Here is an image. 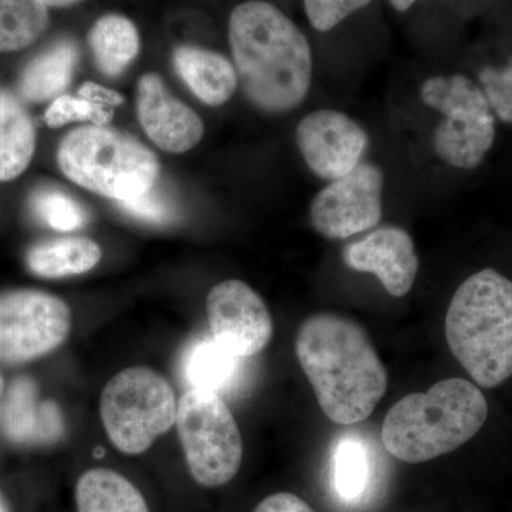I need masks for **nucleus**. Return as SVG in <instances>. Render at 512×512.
<instances>
[{"mask_svg":"<svg viewBox=\"0 0 512 512\" xmlns=\"http://www.w3.org/2000/svg\"><path fill=\"white\" fill-rule=\"evenodd\" d=\"M228 39L238 83L249 103L269 114L298 109L311 92L308 37L281 9L247 0L232 10Z\"/></svg>","mask_w":512,"mask_h":512,"instance_id":"1","label":"nucleus"},{"mask_svg":"<svg viewBox=\"0 0 512 512\" xmlns=\"http://www.w3.org/2000/svg\"><path fill=\"white\" fill-rule=\"evenodd\" d=\"M295 352L322 412L342 426L369 419L386 394L387 370L366 330L336 313L303 320Z\"/></svg>","mask_w":512,"mask_h":512,"instance_id":"2","label":"nucleus"},{"mask_svg":"<svg viewBox=\"0 0 512 512\" xmlns=\"http://www.w3.org/2000/svg\"><path fill=\"white\" fill-rule=\"evenodd\" d=\"M487 416V400L476 384L458 377L440 380L429 392L394 404L384 419L383 446L404 463H426L473 439Z\"/></svg>","mask_w":512,"mask_h":512,"instance_id":"3","label":"nucleus"},{"mask_svg":"<svg viewBox=\"0 0 512 512\" xmlns=\"http://www.w3.org/2000/svg\"><path fill=\"white\" fill-rule=\"evenodd\" d=\"M448 348L481 387L512 376V282L494 269L467 278L444 322Z\"/></svg>","mask_w":512,"mask_h":512,"instance_id":"4","label":"nucleus"},{"mask_svg":"<svg viewBox=\"0 0 512 512\" xmlns=\"http://www.w3.org/2000/svg\"><path fill=\"white\" fill-rule=\"evenodd\" d=\"M57 161L74 184L116 202L156 187L160 164L153 151L106 127H80L60 143Z\"/></svg>","mask_w":512,"mask_h":512,"instance_id":"5","label":"nucleus"},{"mask_svg":"<svg viewBox=\"0 0 512 512\" xmlns=\"http://www.w3.org/2000/svg\"><path fill=\"white\" fill-rule=\"evenodd\" d=\"M419 93L421 103L441 116L431 133L437 158L457 170L480 167L493 150L497 119L478 83L463 73L436 74Z\"/></svg>","mask_w":512,"mask_h":512,"instance_id":"6","label":"nucleus"},{"mask_svg":"<svg viewBox=\"0 0 512 512\" xmlns=\"http://www.w3.org/2000/svg\"><path fill=\"white\" fill-rule=\"evenodd\" d=\"M173 387L147 367H128L111 377L100 399V416L114 447L143 454L177 420Z\"/></svg>","mask_w":512,"mask_h":512,"instance_id":"7","label":"nucleus"},{"mask_svg":"<svg viewBox=\"0 0 512 512\" xmlns=\"http://www.w3.org/2000/svg\"><path fill=\"white\" fill-rule=\"evenodd\" d=\"M178 437L191 477L217 488L237 476L244 456L234 414L218 394L190 389L178 402Z\"/></svg>","mask_w":512,"mask_h":512,"instance_id":"8","label":"nucleus"},{"mask_svg":"<svg viewBox=\"0 0 512 512\" xmlns=\"http://www.w3.org/2000/svg\"><path fill=\"white\" fill-rule=\"evenodd\" d=\"M72 328L69 305L33 289L0 293V362H30L63 345Z\"/></svg>","mask_w":512,"mask_h":512,"instance_id":"9","label":"nucleus"},{"mask_svg":"<svg viewBox=\"0 0 512 512\" xmlns=\"http://www.w3.org/2000/svg\"><path fill=\"white\" fill-rule=\"evenodd\" d=\"M384 173L370 161L338 180L329 181L313 197L309 217L320 237L342 241L370 231L383 218Z\"/></svg>","mask_w":512,"mask_h":512,"instance_id":"10","label":"nucleus"},{"mask_svg":"<svg viewBox=\"0 0 512 512\" xmlns=\"http://www.w3.org/2000/svg\"><path fill=\"white\" fill-rule=\"evenodd\" d=\"M295 140L309 171L328 183L362 164L370 146L366 128L333 109L306 114L296 127Z\"/></svg>","mask_w":512,"mask_h":512,"instance_id":"11","label":"nucleus"},{"mask_svg":"<svg viewBox=\"0 0 512 512\" xmlns=\"http://www.w3.org/2000/svg\"><path fill=\"white\" fill-rule=\"evenodd\" d=\"M207 316L211 335L244 359L261 353L274 336V322L264 299L238 279L211 289Z\"/></svg>","mask_w":512,"mask_h":512,"instance_id":"12","label":"nucleus"},{"mask_svg":"<svg viewBox=\"0 0 512 512\" xmlns=\"http://www.w3.org/2000/svg\"><path fill=\"white\" fill-rule=\"evenodd\" d=\"M342 258L353 271L375 275L394 298L412 291L419 274L412 235L400 227L376 228L360 241L346 245Z\"/></svg>","mask_w":512,"mask_h":512,"instance_id":"13","label":"nucleus"},{"mask_svg":"<svg viewBox=\"0 0 512 512\" xmlns=\"http://www.w3.org/2000/svg\"><path fill=\"white\" fill-rule=\"evenodd\" d=\"M137 111L148 138L168 153H185L204 136V124L197 113L171 96L157 74L141 77Z\"/></svg>","mask_w":512,"mask_h":512,"instance_id":"14","label":"nucleus"},{"mask_svg":"<svg viewBox=\"0 0 512 512\" xmlns=\"http://www.w3.org/2000/svg\"><path fill=\"white\" fill-rule=\"evenodd\" d=\"M2 427L6 437L19 444H52L64 434L63 414L55 402H40L29 377L10 384L3 404Z\"/></svg>","mask_w":512,"mask_h":512,"instance_id":"15","label":"nucleus"},{"mask_svg":"<svg viewBox=\"0 0 512 512\" xmlns=\"http://www.w3.org/2000/svg\"><path fill=\"white\" fill-rule=\"evenodd\" d=\"M245 360L208 333L192 340L185 349L181 375L191 389L221 396L238 386Z\"/></svg>","mask_w":512,"mask_h":512,"instance_id":"16","label":"nucleus"},{"mask_svg":"<svg viewBox=\"0 0 512 512\" xmlns=\"http://www.w3.org/2000/svg\"><path fill=\"white\" fill-rule=\"evenodd\" d=\"M174 66L191 92L208 106H222L237 92L239 83L234 63L220 53L180 46L174 52Z\"/></svg>","mask_w":512,"mask_h":512,"instance_id":"17","label":"nucleus"},{"mask_svg":"<svg viewBox=\"0 0 512 512\" xmlns=\"http://www.w3.org/2000/svg\"><path fill=\"white\" fill-rule=\"evenodd\" d=\"M79 60V49L73 40L63 39L47 47L23 70L19 92L23 99L40 103L62 96L72 82Z\"/></svg>","mask_w":512,"mask_h":512,"instance_id":"18","label":"nucleus"},{"mask_svg":"<svg viewBox=\"0 0 512 512\" xmlns=\"http://www.w3.org/2000/svg\"><path fill=\"white\" fill-rule=\"evenodd\" d=\"M35 147L36 131L28 111L12 93L0 90V183L25 173Z\"/></svg>","mask_w":512,"mask_h":512,"instance_id":"19","label":"nucleus"},{"mask_svg":"<svg viewBox=\"0 0 512 512\" xmlns=\"http://www.w3.org/2000/svg\"><path fill=\"white\" fill-rule=\"evenodd\" d=\"M74 498L77 512H150L136 485L107 468L86 471L77 480Z\"/></svg>","mask_w":512,"mask_h":512,"instance_id":"20","label":"nucleus"},{"mask_svg":"<svg viewBox=\"0 0 512 512\" xmlns=\"http://www.w3.org/2000/svg\"><path fill=\"white\" fill-rule=\"evenodd\" d=\"M101 249L89 238H62L43 242L28 252L26 264L33 275L46 279L66 278L92 271Z\"/></svg>","mask_w":512,"mask_h":512,"instance_id":"21","label":"nucleus"},{"mask_svg":"<svg viewBox=\"0 0 512 512\" xmlns=\"http://www.w3.org/2000/svg\"><path fill=\"white\" fill-rule=\"evenodd\" d=\"M94 62L104 76L119 77L140 50L136 25L121 15H106L89 32Z\"/></svg>","mask_w":512,"mask_h":512,"instance_id":"22","label":"nucleus"},{"mask_svg":"<svg viewBox=\"0 0 512 512\" xmlns=\"http://www.w3.org/2000/svg\"><path fill=\"white\" fill-rule=\"evenodd\" d=\"M332 480L335 493L346 504L366 500L375 484V460L369 448L356 437L339 441L333 454Z\"/></svg>","mask_w":512,"mask_h":512,"instance_id":"23","label":"nucleus"},{"mask_svg":"<svg viewBox=\"0 0 512 512\" xmlns=\"http://www.w3.org/2000/svg\"><path fill=\"white\" fill-rule=\"evenodd\" d=\"M123 101V96L114 90L96 83H84L77 97L67 94L56 97L46 110L45 121L52 128L80 121L106 127L113 120L114 109L123 104Z\"/></svg>","mask_w":512,"mask_h":512,"instance_id":"24","label":"nucleus"},{"mask_svg":"<svg viewBox=\"0 0 512 512\" xmlns=\"http://www.w3.org/2000/svg\"><path fill=\"white\" fill-rule=\"evenodd\" d=\"M47 25L49 13L42 0H0V52L33 45Z\"/></svg>","mask_w":512,"mask_h":512,"instance_id":"25","label":"nucleus"},{"mask_svg":"<svg viewBox=\"0 0 512 512\" xmlns=\"http://www.w3.org/2000/svg\"><path fill=\"white\" fill-rule=\"evenodd\" d=\"M32 210L43 224L56 231H76L87 221L82 205L62 191H37L32 197Z\"/></svg>","mask_w":512,"mask_h":512,"instance_id":"26","label":"nucleus"},{"mask_svg":"<svg viewBox=\"0 0 512 512\" xmlns=\"http://www.w3.org/2000/svg\"><path fill=\"white\" fill-rule=\"evenodd\" d=\"M477 83L487 97L495 119L512 124V52L504 63L481 67Z\"/></svg>","mask_w":512,"mask_h":512,"instance_id":"27","label":"nucleus"},{"mask_svg":"<svg viewBox=\"0 0 512 512\" xmlns=\"http://www.w3.org/2000/svg\"><path fill=\"white\" fill-rule=\"evenodd\" d=\"M373 0H303L306 18L316 32L338 28L350 16L366 9Z\"/></svg>","mask_w":512,"mask_h":512,"instance_id":"28","label":"nucleus"},{"mask_svg":"<svg viewBox=\"0 0 512 512\" xmlns=\"http://www.w3.org/2000/svg\"><path fill=\"white\" fill-rule=\"evenodd\" d=\"M117 205L131 217L150 224H167L174 218L173 205L164 197L163 192L156 190V187L141 197L117 202Z\"/></svg>","mask_w":512,"mask_h":512,"instance_id":"29","label":"nucleus"},{"mask_svg":"<svg viewBox=\"0 0 512 512\" xmlns=\"http://www.w3.org/2000/svg\"><path fill=\"white\" fill-rule=\"evenodd\" d=\"M254 512H315L311 505L291 493L269 495L256 505Z\"/></svg>","mask_w":512,"mask_h":512,"instance_id":"30","label":"nucleus"},{"mask_svg":"<svg viewBox=\"0 0 512 512\" xmlns=\"http://www.w3.org/2000/svg\"><path fill=\"white\" fill-rule=\"evenodd\" d=\"M419 0H389L390 6L396 12L404 13L413 8Z\"/></svg>","mask_w":512,"mask_h":512,"instance_id":"31","label":"nucleus"},{"mask_svg":"<svg viewBox=\"0 0 512 512\" xmlns=\"http://www.w3.org/2000/svg\"><path fill=\"white\" fill-rule=\"evenodd\" d=\"M42 2L45 3L46 8H69L83 0H42Z\"/></svg>","mask_w":512,"mask_h":512,"instance_id":"32","label":"nucleus"},{"mask_svg":"<svg viewBox=\"0 0 512 512\" xmlns=\"http://www.w3.org/2000/svg\"><path fill=\"white\" fill-rule=\"evenodd\" d=\"M0 512H9L8 504L2 494H0Z\"/></svg>","mask_w":512,"mask_h":512,"instance_id":"33","label":"nucleus"},{"mask_svg":"<svg viewBox=\"0 0 512 512\" xmlns=\"http://www.w3.org/2000/svg\"><path fill=\"white\" fill-rule=\"evenodd\" d=\"M3 390H5V382H3L2 376H0V397H2Z\"/></svg>","mask_w":512,"mask_h":512,"instance_id":"34","label":"nucleus"}]
</instances>
